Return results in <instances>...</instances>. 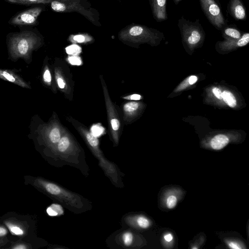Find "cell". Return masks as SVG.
I'll use <instances>...</instances> for the list:
<instances>
[{
	"label": "cell",
	"mask_w": 249,
	"mask_h": 249,
	"mask_svg": "<svg viewBox=\"0 0 249 249\" xmlns=\"http://www.w3.org/2000/svg\"><path fill=\"white\" fill-rule=\"evenodd\" d=\"M52 9L56 12H76L84 16L97 26H100L98 22L97 12L88 3L87 0H51Z\"/></svg>",
	"instance_id": "4"
},
{
	"label": "cell",
	"mask_w": 249,
	"mask_h": 249,
	"mask_svg": "<svg viewBox=\"0 0 249 249\" xmlns=\"http://www.w3.org/2000/svg\"><path fill=\"white\" fill-rule=\"evenodd\" d=\"M47 212L51 216H56L62 214L64 211L60 205L53 204L47 208Z\"/></svg>",
	"instance_id": "18"
},
{
	"label": "cell",
	"mask_w": 249,
	"mask_h": 249,
	"mask_svg": "<svg viewBox=\"0 0 249 249\" xmlns=\"http://www.w3.org/2000/svg\"><path fill=\"white\" fill-rule=\"evenodd\" d=\"M182 0H173L174 2L176 4H178Z\"/></svg>",
	"instance_id": "37"
},
{
	"label": "cell",
	"mask_w": 249,
	"mask_h": 249,
	"mask_svg": "<svg viewBox=\"0 0 249 249\" xmlns=\"http://www.w3.org/2000/svg\"><path fill=\"white\" fill-rule=\"evenodd\" d=\"M229 142V138L226 135L218 134L211 140V146L213 149L221 150L225 147Z\"/></svg>",
	"instance_id": "13"
},
{
	"label": "cell",
	"mask_w": 249,
	"mask_h": 249,
	"mask_svg": "<svg viewBox=\"0 0 249 249\" xmlns=\"http://www.w3.org/2000/svg\"><path fill=\"white\" fill-rule=\"evenodd\" d=\"M87 139L89 144L93 147H96L98 144V141L95 136L91 133H88L86 135Z\"/></svg>",
	"instance_id": "25"
},
{
	"label": "cell",
	"mask_w": 249,
	"mask_h": 249,
	"mask_svg": "<svg viewBox=\"0 0 249 249\" xmlns=\"http://www.w3.org/2000/svg\"><path fill=\"white\" fill-rule=\"evenodd\" d=\"M70 145V140L67 137L60 138L57 145V151L60 153H64L67 151Z\"/></svg>",
	"instance_id": "16"
},
{
	"label": "cell",
	"mask_w": 249,
	"mask_h": 249,
	"mask_svg": "<svg viewBox=\"0 0 249 249\" xmlns=\"http://www.w3.org/2000/svg\"><path fill=\"white\" fill-rule=\"evenodd\" d=\"M118 0V1H120V0Z\"/></svg>",
	"instance_id": "39"
},
{
	"label": "cell",
	"mask_w": 249,
	"mask_h": 249,
	"mask_svg": "<svg viewBox=\"0 0 249 249\" xmlns=\"http://www.w3.org/2000/svg\"><path fill=\"white\" fill-rule=\"evenodd\" d=\"M178 26L182 41L187 46L195 47L204 40L205 32L199 19L192 21L182 16L178 19Z\"/></svg>",
	"instance_id": "6"
},
{
	"label": "cell",
	"mask_w": 249,
	"mask_h": 249,
	"mask_svg": "<svg viewBox=\"0 0 249 249\" xmlns=\"http://www.w3.org/2000/svg\"><path fill=\"white\" fill-rule=\"evenodd\" d=\"M8 2L13 3H18V4H32L36 3H50L51 0H5Z\"/></svg>",
	"instance_id": "17"
},
{
	"label": "cell",
	"mask_w": 249,
	"mask_h": 249,
	"mask_svg": "<svg viewBox=\"0 0 249 249\" xmlns=\"http://www.w3.org/2000/svg\"><path fill=\"white\" fill-rule=\"evenodd\" d=\"M201 8L210 23L221 31L227 25L222 11L215 0H199Z\"/></svg>",
	"instance_id": "7"
},
{
	"label": "cell",
	"mask_w": 249,
	"mask_h": 249,
	"mask_svg": "<svg viewBox=\"0 0 249 249\" xmlns=\"http://www.w3.org/2000/svg\"><path fill=\"white\" fill-rule=\"evenodd\" d=\"M39 38L33 32H22L13 36L9 41V50L15 57L27 58L37 46Z\"/></svg>",
	"instance_id": "5"
},
{
	"label": "cell",
	"mask_w": 249,
	"mask_h": 249,
	"mask_svg": "<svg viewBox=\"0 0 249 249\" xmlns=\"http://www.w3.org/2000/svg\"><path fill=\"white\" fill-rule=\"evenodd\" d=\"M120 39L133 42L156 44L164 38L163 33L153 28L139 24H132L119 33Z\"/></svg>",
	"instance_id": "3"
},
{
	"label": "cell",
	"mask_w": 249,
	"mask_h": 249,
	"mask_svg": "<svg viewBox=\"0 0 249 249\" xmlns=\"http://www.w3.org/2000/svg\"><path fill=\"white\" fill-rule=\"evenodd\" d=\"M9 231L6 227L0 222V245L3 248L11 241L8 237Z\"/></svg>",
	"instance_id": "14"
},
{
	"label": "cell",
	"mask_w": 249,
	"mask_h": 249,
	"mask_svg": "<svg viewBox=\"0 0 249 249\" xmlns=\"http://www.w3.org/2000/svg\"><path fill=\"white\" fill-rule=\"evenodd\" d=\"M122 239L123 242L125 246H129L131 245L133 242V236L131 232L127 231L124 233L122 235Z\"/></svg>",
	"instance_id": "21"
},
{
	"label": "cell",
	"mask_w": 249,
	"mask_h": 249,
	"mask_svg": "<svg viewBox=\"0 0 249 249\" xmlns=\"http://www.w3.org/2000/svg\"><path fill=\"white\" fill-rule=\"evenodd\" d=\"M112 128L114 130H117L119 128L120 122L117 119H112L111 120Z\"/></svg>",
	"instance_id": "29"
},
{
	"label": "cell",
	"mask_w": 249,
	"mask_h": 249,
	"mask_svg": "<svg viewBox=\"0 0 249 249\" xmlns=\"http://www.w3.org/2000/svg\"><path fill=\"white\" fill-rule=\"evenodd\" d=\"M60 131L57 128H53L50 131L49 135V139L52 143H56L60 139Z\"/></svg>",
	"instance_id": "19"
},
{
	"label": "cell",
	"mask_w": 249,
	"mask_h": 249,
	"mask_svg": "<svg viewBox=\"0 0 249 249\" xmlns=\"http://www.w3.org/2000/svg\"><path fill=\"white\" fill-rule=\"evenodd\" d=\"M228 245L229 248L233 249H240L242 248L238 243L234 242H229L228 243Z\"/></svg>",
	"instance_id": "32"
},
{
	"label": "cell",
	"mask_w": 249,
	"mask_h": 249,
	"mask_svg": "<svg viewBox=\"0 0 249 249\" xmlns=\"http://www.w3.org/2000/svg\"><path fill=\"white\" fill-rule=\"evenodd\" d=\"M36 237L31 239H18L11 241L3 249H33L37 248Z\"/></svg>",
	"instance_id": "11"
},
{
	"label": "cell",
	"mask_w": 249,
	"mask_h": 249,
	"mask_svg": "<svg viewBox=\"0 0 249 249\" xmlns=\"http://www.w3.org/2000/svg\"><path fill=\"white\" fill-rule=\"evenodd\" d=\"M173 235L171 233H167L164 236V240L167 242H170L173 239Z\"/></svg>",
	"instance_id": "34"
},
{
	"label": "cell",
	"mask_w": 249,
	"mask_h": 249,
	"mask_svg": "<svg viewBox=\"0 0 249 249\" xmlns=\"http://www.w3.org/2000/svg\"><path fill=\"white\" fill-rule=\"evenodd\" d=\"M66 52L69 54L77 55L79 54L81 51V48L77 45H71L66 48Z\"/></svg>",
	"instance_id": "22"
},
{
	"label": "cell",
	"mask_w": 249,
	"mask_h": 249,
	"mask_svg": "<svg viewBox=\"0 0 249 249\" xmlns=\"http://www.w3.org/2000/svg\"><path fill=\"white\" fill-rule=\"evenodd\" d=\"M57 83L59 88L63 89L65 87V83L61 78H58Z\"/></svg>",
	"instance_id": "35"
},
{
	"label": "cell",
	"mask_w": 249,
	"mask_h": 249,
	"mask_svg": "<svg viewBox=\"0 0 249 249\" xmlns=\"http://www.w3.org/2000/svg\"><path fill=\"white\" fill-rule=\"evenodd\" d=\"M213 92L214 95L219 99L221 100L222 99V92L217 88H214L213 89Z\"/></svg>",
	"instance_id": "31"
},
{
	"label": "cell",
	"mask_w": 249,
	"mask_h": 249,
	"mask_svg": "<svg viewBox=\"0 0 249 249\" xmlns=\"http://www.w3.org/2000/svg\"><path fill=\"white\" fill-rule=\"evenodd\" d=\"M91 134L95 137L100 136L102 134L104 129L102 127L99 125H93L91 128Z\"/></svg>",
	"instance_id": "26"
},
{
	"label": "cell",
	"mask_w": 249,
	"mask_h": 249,
	"mask_svg": "<svg viewBox=\"0 0 249 249\" xmlns=\"http://www.w3.org/2000/svg\"><path fill=\"white\" fill-rule=\"evenodd\" d=\"M141 95L139 94H133L130 96V99L131 100H139L141 99Z\"/></svg>",
	"instance_id": "36"
},
{
	"label": "cell",
	"mask_w": 249,
	"mask_h": 249,
	"mask_svg": "<svg viewBox=\"0 0 249 249\" xmlns=\"http://www.w3.org/2000/svg\"><path fill=\"white\" fill-rule=\"evenodd\" d=\"M228 10L236 20H245L247 18L246 8L241 0H230Z\"/></svg>",
	"instance_id": "10"
},
{
	"label": "cell",
	"mask_w": 249,
	"mask_h": 249,
	"mask_svg": "<svg viewBox=\"0 0 249 249\" xmlns=\"http://www.w3.org/2000/svg\"><path fill=\"white\" fill-rule=\"evenodd\" d=\"M136 223L138 226L142 229H146L150 225L148 219L142 216H140L137 218Z\"/></svg>",
	"instance_id": "20"
},
{
	"label": "cell",
	"mask_w": 249,
	"mask_h": 249,
	"mask_svg": "<svg viewBox=\"0 0 249 249\" xmlns=\"http://www.w3.org/2000/svg\"><path fill=\"white\" fill-rule=\"evenodd\" d=\"M177 203V198L174 195L168 196L166 199V205L168 209H172L175 207Z\"/></svg>",
	"instance_id": "24"
},
{
	"label": "cell",
	"mask_w": 249,
	"mask_h": 249,
	"mask_svg": "<svg viewBox=\"0 0 249 249\" xmlns=\"http://www.w3.org/2000/svg\"><path fill=\"white\" fill-rule=\"evenodd\" d=\"M0 222L17 240L36 237V221L32 215L9 212L0 217Z\"/></svg>",
	"instance_id": "2"
},
{
	"label": "cell",
	"mask_w": 249,
	"mask_h": 249,
	"mask_svg": "<svg viewBox=\"0 0 249 249\" xmlns=\"http://www.w3.org/2000/svg\"><path fill=\"white\" fill-rule=\"evenodd\" d=\"M42 10L41 7H36L23 11L12 18L10 23L18 25L35 24Z\"/></svg>",
	"instance_id": "8"
},
{
	"label": "cell",
	"mask_w": 249,
	"mask_h": 249,
	"mask_svg": "<svg viewBox=\"0 0 249 249\" xmlns=\"http://www.w3.org/2000/svg\"><path fill=\"white\" fill-rule=\"evenodd\" d=\"M43 79L45 82L50 83L51 81V75L50 71L46 70L43 74Z\"/></svg>",
	"instance_id": "30"
},
{
	"label": "cell",
	"mask_w": 249,
	"mask_h": 249,
	"mask_svg": "<svg viewBox=\"0 0 249 249\" xmlns=\"http://www.w3.org/2000/svg\"><path fill=\"white\" fill-rule=\"evenodd\" d=\"M152 13L157 22H162L168 19L167 0H149Z\"/></svg>",
	"instance_id": "9"
},
{
	"label": "cell",
	"mask_w": 249,
	"mask_h": 249,
	"mask_svg": "<svg viewBox=\"0 0 249 249\" xmlns=\"http://www.w3.org/2000/svg\"><path fill=\"white\" fill-rule=\"evenodd\" d=\"M23 179L24 184L31 185L50 198L65 204L71 210L75 212L83 210V203L80 196L58 184L39 176L25 175Z\"/></svg>",
	"instance_id": "1"
},
{
	"label": "cell",
	"mask_w": 249,
	"mask_h": 249,
	"mask_svg": "<svg viewBox=\"0 0 249 249\" xmlns=\"http://www.w3.org/2000/svg\"><path fill=\"white\" fill-rule=\"evenodd\" d=\"M87 38H91V37L84 35H76L72 36V39L78 43L84 42L87 39Z\"/></svg>",
	"instance_id": "27"
},
{
	"label": "cell",
	"mask_w": 249,
	"mask_h": 249,
	"mask_svg": "<svg viewBox=\"0 0 249 249\" xmlns=\"http://www.w3.org/2000/svg\"><path fill=\"white\" fill-rule=\"evenodd\" d=\"M69 62L72 65H80L81 63L80 58L77 56H71L68 59Z\"/></svg>",
	"instance_id": "28"
},
{
	"label": "cell",
	"mask_w": 249,
	"mask_h": 249,
	"mask_svg": "<svg viewBox=\"0 0 249 249\" xmlns=\"http://www.w3.org/2000/svg\"><path fill=\"white\" fill-rule=\"evenodd\" d=\"M222 97L224 101L231 107H234L236 106V99L231 92L224 91L222 93Z\"/></svg>",
	"instance_id": "15"
},
{
	"label": "cell",
	"mask_w": 249,
	"mask_h": 249,
	"mask_svg": "<svg viewBox=\"0 0 249 249\" xmlns=\"http://www.w3.org/2000/svg\"><path fill=\"white\" fill-rule=\"evenodd\" d=\"M197 80V78L196 76L192 75L189 78L188 82L190 85H193L196 82Z\"/></svg>",
	"instance_id": "33"
},
{
	"label": "cell",
	"mask_w": 249,
	"mask_h": 249,
	"mask_svg": "<svg viewBox=\"0 0 249 249\" xmlns=\"http://www.w3.org/2000/svg\"><path fill=\"white\" fill-rule=\"evenodd\" d=\"M139 107V104L136 102H130L126 103L124 107L125 111L131 113L136 110Z\"/></svg>",
	"instance_id": "23"
},
{
	"label": "cell",
	"mask_w": 249,
	"mask_h": 249,
	"mask_svg": "<svg viewBox=\"0 0 249 249\" xmlns=\"http://www.w3.org/2000/svg\"><path fill=\"white\" fill-rule=\"evenodd\" d=\"M220 31L226 40L239 39L243 35V33L234 25H227Z\"/></svg>",
	"instance_id": "12"
},
{
	"label": "cell",
	"mask_w": 249,
	"mask_h": 249,
	"mask_svg": "<svg viewBox=\"0 0 249 249\" xmlns=\"http://www.w3.org/2000/svg\"><path fill=\"white\" fill-rule=\"evenodd\" d=\"M3 246L1 245H0V249H2Z\"/></svg>",
	"instance_id": "38"
}]
</instances>
